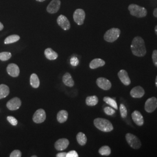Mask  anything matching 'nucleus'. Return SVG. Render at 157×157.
<instances>
[{
    "instance_id": "1",
    "label": "nucleus",
    "mask_w": 157,
    "mask_h": 157,
    "mask_svg": "<svg viewBox=\"0 0 157 157\" xmlns=\"http://www.w3.org/2000/svg\"><path fill=\"white\" fill-rule=\"evenodd\" d=\"M131 50L135 56L142 57L146 54V46L144 41L140 36H137L132 40Z\"/></svg>"
},
{
    "instance_id": "2",
    "label": "nucleus",
    "mask_w": 157,
    "mask_h": 157,
    "mask_svg": "<svg viewBox=\"0 0 157 157\" xmlns=\"http://www.w3.org/2000/svg\"><path fill=\"white\" fill-rule=\"evenodd\" d=\"M94 124L97 129L104 132H109L113 129L111 122L104 118H96L94 121Z\"/></svg>"
},
{
    "instance_id": "3",
    "label": "nucleus",
    "mask_w": 157,
    "mask_h": 157,
    "mask_svg": "<svg viewBox=\"0 0 157 157\" xmlns=\"http://www.w3.org/2000/svg\"><path fill=\"white\" fill-rule=\"evenodd\" d=\"M130 14L132 16L137 17H146L147 11L145 8L141 7L136 4H130L128 7Z\"/></svg>"
},
{
    "instance_id": "4",
    "label": "nucleus",
    "mask_w": 157,
    "mask_h": 157,
    "mask_svg": "<svg viewBox=\"0 0 157 157\" xmlns=\"http://www.w3.org/2000/svg\"><path fill=\"white\" fill-rule=\"evenodd\" d=\"M121 34L120 29L118 28H112L106 32L104 34V40L109 43L114 42L118 39Z\"/></svg>"
},
{
    "instance_id": "5",
    "label": "nucleus",
    "mask_w": 157,
    "mask_h": 157,
    "mask_svg": "<svg viewBox=\"0 0 157 157\" xmlns=\"http://www.w3.org/2000/svg\"><path fill=\"white\" fill-rule=\"evenodd\" d=\"M125 138L129 146L132 148L136 150L139 149L140 148L141 146L140 140L135 135L131 133H127L126 135Z\"/></svg>"
},
{
    "instance_id": "6",
    "label": "nucleus",
    "mask_w": 157,
    "mask_h": 157,
    "mask_svg": "<svg viewBox=\"0 0 157 157\" xmlns=\"http://www.w3.org/2000/svg\"><path fill=\"white\" fill-rule=\"evenodd\" d=\"M157 108V98L152 97L146 101L144 108L147 112L152 113L154 112Z\"/></svg>"
},
{
    "instance_id": "7",
    "label": "nucleus",
    "mask_w": 157,
    "mask_h": 157,
    "mask_svg": "<svg viewBox=\"0 0 157 157\" xmlns=\"http://www.w3.org/2000/svg\"><path fill=\"white\" fill-rule=\"evenodd\" d=\"M85 17V12L82 9H77L74 12L73 19L78 25H82L83 24Z\"/></svg>"
},
{
    "instance_id": "8",
    "label": "nucleus",
    "mask_w": 157,
    "mask_h": 157,
    "mask_svg": "<svg viewBox=\"0 0 157 157\" xmlns=\"http://www.w3.org/2000/svg\"><path fill=\"white\" fill-rule=\"evenodd\" d=\"M46 119V114L45 111L43 109H39L37 110L34 113L33 121L36 124H41L44 122Z\"/></svg>"
},
{
    "instance_id": "9",
    "label": "nucleus",
    "mask_w": 157,
    "mask_h": 157,
    "mask_svg": "<svg viewBox=\"0 0 157 157\" xmlns=\"http://www.w3.org/2000/svg\"><path fill=\"white\" fill-rule=\"evenodd\" d=\"M96 83L97 86L102 90H109L112 86L111 82L107 78H97Z\"/></svg>"
},
{
    "instance_id": "10",
    "label": "nucleus",
    "mask_w": 157,
    "mask_h": 157,
    "mask_svg": "<svg viewBox=\"0 0 157 157\" xmlns=\"http://www.w3.org/2000/svg\"><path fill=\"white\" fill-rule=\"evenodd\" d=\"M21 100L17 97H14L7 102L6 107L10 110L15 111L18 109L21 106Z\"/></svg>"
},
{
    "instance_id": "11",
    "label": "nucleus",
    "mask_w": 157,
    "mask_h": 157,
    "mask_svg": "<svg viewBox=\"0 0 157 157\" xmlns=\"http://www.w3.org/2000/svg\"><path fill=\"white\" fill-rule=\"evenodd\" d=\"M57 23L58 25L65 30H67L71 28V24L69 20L67 17L63 15H59L57 18Z\"/></svg>"
},
{
    "instance_id": "12",
    "label": "nucleus",
    "mask_w": 157,
    "mask_h": 157,
    "mask_svg": "<svg viewBox=\"0 0 157 157\" xmlns=\"http://www.w3.org/2000/svg\"><path fill=\"white\" fill-rule=\"evenodd\" d=\"M60 6V0H52L47 8V11L50 13H55L59 10Z\"/></svg>"
},
{
    "instance_id": "13",
    "label": "nucleus",
    "mask_w": 157,
    "mask_h": 157,
    "mask_svg": "<svg viewBox=\"0 0 157 157\" xmlns=\"http://www.w3.org/2000/svg\"><path fill=\"white\" fill-rule=\"evenodd\" d=\"M145 94L144 89L141 86H136L130 91V95L135 98H140Z\"/></svg>"
},
{
    "instance_id": "14",
    "label": "nucleus",
    "mask_w": 157,
    "mask_h": 157,
    "mask_svg": "<svg viewBox=\"0 0 157 157\" xmlns=\"http://www.w3.org/2000/svg\"><path fill=\"white\" fill-rule=\"evenodd\" d=\"M6 71L12 77H17L20 73L19 68L15 63L9 64L6 68Z\"/></svg>"
},
{
    "instance_id": "15",
    "label": "nucleus",
    "mask_w": 157,
    "mask_h": 157,
    "mask_svg": "<svg viewBox=\"0 0 157 157\" xmlns=\"http://www.w3.org/2000/svg\"><path fill=\"white\" fill-rule=\"evenodd\" d=\"M132 118L135 124L139 126H141L144 124V118L140 112L138 111H135L132 113Z\"/></svg>"
},
{
    "instance_id": "16",
    "label": "nucleus",
    "mask_w": 157,
    "mask_h": 157,
    "mask_svg": "<svg viewBox=\"0 0 157 157\" xmlns=\"http://www.w3.org/2000/svg\"><path fill=\"white\" fill-rule=\"evenodd\" d=\"M118 77L122 83L125 85L128 86L131 83L130 78H129V75L128 72L125 70H121L118 72Z\"/></svg>"
},
{
    "instance_id": "17",
    "label": "nucleus",
    "mask_w": 157,
    "mask_h": 157,
    "mask_svg": "<svg viewBox=\"0 0 157 157\" xmlns=\"http://www.w3.org/2000/svg\"><path fill=\"white\" fill-rule=\"evenodd\" d=\"M69 144V141L67 139H61L56 141L55 143V148L56 150L62 151L65 150Z\"/></svg>"
},
{
    "instance_id": "18",
    "label": "nucleus",
    "mask_w": 157,
    "mask_h": 157,
    "mask_svg": "<svg viewBox=\"0 0 157 157\" xmlns=\"http://www.w3.org/2000/svg\"><path fill=\"white\" fill-rule=\"evenodd\" d=\"M105 64V62L101 59L100 58H95L94 59L92 60L90 63V67L92 69H94L98 67H101L104 66Z\"/></svg>"
},
{
    "instance_id": "19",
    "label": "nucleus",
    "mask_w": 157,
    "mask_h": 157,
    "mask_svg": "<svg viewBox=\"0 0 157 157\" xmlns=\"http://www.w3.org/2000/svg\"><path fill=\"white\" fill-rule=\"evenodd\" d=\"M45 56L49 60H55L58 58V55L56 51L52 50L50 48H48L44 51Z\"/></svg>"
},
{
    "instance_id": "20",
    "label": "nucleus",
    "mask_w": 157,
    "mask_h": 157,
    "mask_svg": "<svg viewBox=\"0 0 157 157\" xmlns=\"http://www.w3.org/2000/svg\"><path fill=\"white\" fill-rule=\"evenodd\" d=\"M63 83L68 87H73L74 86V81L72 78L71 74L69 73H66L62 78Z\"/></svg>"
},
{
    "instance_id": "21",
    "label": "nucleus",
    "mask_w": 157,
    "mask_h": 157,
    "mask_svg": "<svg viewBox=\"0 0 157 157\" xmlns=\"http://www.w3.org/2000/svg\"><path fill=\"white\" fill-rule=\"evenodd\" d=\"M68 113L65 110H61L57 114V121L59 123H64L67 121Z\"/></svg>"
},
{
    "instance_id": "22",
    "label": "nucleus",
    "mask_w": 157,
    "mask_h": 157,
    "mask_svg": "<svg viewBox=\"0 0 157 157\" xmlns=\"http://www.w3.org/2000/svg\"><path fill=\"white\" fill-rule=\"evenodd\" d=\"M30 85L34 89H37L39 87L40 80L38 76L36 74L33 73L30 76Z\"/></svg>"
},
{
    "instance_id": "23",
    "label": "nucleus",
    "mask_w": 157,
    "mask_h": 157,
    "mask_svg": "<svg viewBox=\"0 0 157 157\" xmlns=\"http://www.w3.org/2000/svg\"><path fill=\"white\" fill-rule=\"evenodd\" d=\"M10 93V89L6 84H0V99L6 98Z\"/></svg>"
},
{
    "instance_id": "24",
    "label": "nucleus",
    "mask_w": 157,
    "mask_h": 157,
    "mask_svg": "<svg viewBox=\"0 0 157 157\" xmlns=\"http://www.w3.org/2000/svg\"><path fill=\"white\" fill-rule=\"evenodd\" d=\"M98 102V98L96 95L89 96L86 99V103L88 106H94Z\"/></svg>"
},
{
    "instance_id": "25",
    "label": "nucleus",
    "mask_w": 157,
    "mask_h": 157,
    "mask_svg": "<svg viewBox=\"0 0 157 157\" xmlns=\"http://www.w3.org/2000/svg\"><path fill=\"white\" fill-rule=\"evenodd\" d=\"M19 39H20V37L18 35L13 34V35H11L6 38L4 40V43L6 44H11V43L17 42L18 40H19Z\"/></svg>"
},
{
    "instance_id": "26",
    "label": "nucleus",
    "mask_w": 157,
    "mask_h": 157,
    "mask_svg": "<svg viewBox=\"0 0 157 157\" xmlns=\"http://www.w3.org/2000/svg\"><path fill=\"white\" fill-rule=\"evenodd\" d=\"M103 100L105 102H106L107 104H108L111 107H112L113 108H115V109H118V107L117 103L114 99H113L111 97H104Z\"/></svg>"
},
{
    "instance_id": "27",
    "label": "nucleus",
    "mask_w": 157,
    "mask_h": 157,
    "mask_svg": "<svg viewBox=\"0 0 157 157\" xmlns=\"http://www.w3.org/2000/svg\"><path fill=\"white\" fill-rule=\"evenodd\" d=\"M76 139L80 146H84L87 143V137L82 132H79L77 135Z\"/></svg>"
},
{
    "instance_id": "28",
    "label": "nucleus",
    "mask_w": 157,
    "mask_h": 157,
    "mask_svg": "<svg viewBox=\"0 0 157 157\" xmlns=\"http://www.w3.org/2000/svg\"><path fill=\"white\" fill-rule=\"evenodd\" d=\"M99 154L101 155H106L108 156L111 154V150L109 147L108 146H104L101 147V148L98 150Z\"/></svg>"
},
{
    "instance_id": "29",
    "label": "nucleus",
    "mask_w": 157,
    "mask_h": 157,
    "mask_svg": "<svg viewBox=\"0 0 157 157\" xmlns=\"http://www.w3.org/2000/svg\"><path fill=\"white\" fill-rule=\"evenodd\" d=\"M12 54L9 52H2L0 53V60L2 61H8L11 58Z\"/></svg>"
},
{
    "instance_id": "30",
    "label": "nucleus",
    "mask_w": 157,
    "mask_h": 157,
    "mask_svg": "<svg viewBox=\"0 0 157 157\" xmlns=\"http://www.w3.org/2000/svg\"><path fill=\"white\" fill-rule=\"evenodd\" d=\"M120 112H121V117L122 118H126L127 115H128V111L126 107L124 106V105L123 104H121L120 105Z\"/></svg>"
},
{
    "instance_id": "31",
    "label": "nucleus",
    "mask_w": 157,
    "mask_h": 157,
    "mask_svg": "<svg viewBox=\"0 0 157 157\" xmlns=\"http://www.w3.org/2000/svg\"><path fill=\"white\" fill-rule=\"evenodd\" d=\"M104 111L108 115H113L115 113V110L114 109L109 107H105L104 108Z\"/></svg>"
},
{
    "instance_id": "32",
    "label": "nucleus",
    "mask_w": 157,
    "mask_h": 157,
    "mask_svg": "<svg viewBox=\"0 0 157 157\" xmlns=\"http://www.w3.org/2000/svg\"><path fill=\"white\" fill-rule=\"evenodd\" d=\"M7 120L13 126H17V119L14 118L13 117H11V116L8 117Z\"/></svg>"
},
{
    "instance_id": "33",
    "label": "nucleus",
    "mask_w": 157,
    "mask_h": 157,
    "mask_svg": "<svg viewBox=\"0 0 157 157\" xmlns=\"http://www.w3.org/2000/svg\"><path fill=\"white\" fill-rule=\"evenodd\" d=\"M152 62L155 67H157V50H155L152 52Z\"/></svg>"
},
{
    "instance_id": "34",
    "label": "nucleus",
    "mask_w": 157,
    "mask_h": 157,
    "mask_svg": "<svg viewBox=\"0 0 157 157\" xmlns=\"http://www.w3.org/2000/svg\"><path fill=\"white\" fill-rule=\"evenodd\" d=\"M22 156V153L18 150H15L12 152L10 154V157H21Z\"/></svg>"
},
{
    "instance_id": "35",
    "label": "nucleus",
    "mask_w": 157,
    "mask_h": 157,
    "mask_svg": "<svg viewBox=\"0 0 157 157\" xmlns=\"http://www.w3.org/2000/svg\"><path fill=\"white\" fill-rule=\"evenodd\" d=\"M78 63L79 61L77 57L73 56L71 59V64L73 67H76L77 65H78Z\"/></svg>"
},
{
    "instance_id": "36",
    "label": "nucleus",
    "mask_w": 157,
    "mask_h": 157,
    "mask_svg": "<svg viewBox=\"0 0 157 157\" xmlns=\"http://www.w3.org/2000/svg\"><path fill=\"white\" fill-rule=\"evenodd\" d=\"M78 154L77 153V152L74 150H72L71 151L67 152V157H78Z\"/></svg>"
},
{
    "instance_id": "37",
    "label": "nucleus",
    "mask_w": 157,
    "mask_h": 157,
    "mask_svg": "<svg viewBox=\"0 0 157 157\" xmlns=\"http://www.w3.org/2000/svg\"><path fill=\"white\" fill-rule=\"evenodd\" d=\"M67 152H60L56 154V157H67Z\"/></svg>"
},
{
    "instance_id": "38",
    "label": "nucleus",
    "mask_w": 157,
    "mask_h": 157,
    "mask_svg": "<svg viewBox=\"0 0 157 157\" xmlns=\"http://www.w3.org/2000/svg\"><path fill=\"white\" fill-rule=\"evenodd\" d=\"M153 15H154V17H157V8H155V9L154 10V12H153Z\"/></svg>"
},
{
    "instance_id": "39",
    "label": "nucleus",
    "mask_w": 157,
    "mask_h": 157,
    "mask_svg": "<svg viewBox=\"0 0 157 157\" xmlns=\"http://www.w3.org/2000/svg\"><path fill=\"white\" fill-rule=\"evenodd\" d=\"M3 29H4V25H2V23L0 22V31L2 30Z\"/></svg>"
},
{
    "instance_id": "40",
    "label": "nucleus",
    "mask_w": 157,
    "mask_h": 157,
    "mask_svg": "<svg viewBox=\"0 0 157 157\" xmlns=\"http://www.w3.org/2000/svg\"><path fill=\"white\" fill-rule=\"evenodd\" d=\"M155 33L157 35V25L155 26Z\"/></svg>"
},
{
    "instance_id": "41",
    "label": "nucleus",
    "mask_w": 157,
    "mask_h": 157,
    "mask_svg": "<svg viewBox=\"0 0 157 157\" xmlns=\"http://www.w3.org/2000/svg\"><path fill=\"white\" fill-rule=\"evenodd\" d=\"M155 86H156V87H157V77H156V78H155Z\"/></svg>"
},
{
    "instance_id": "42",
    "label": "nucleus",
    "mask_w": 157,
    "mask_h": 157,
    "mask_svg": "<svg viewBox=\"0 0 157 157\" xmlns=\"http://www.w3.org/2000/svg\"><path fill=\"white\" fill-rule=\"evenodd\" d=\"M37 1H39V2H43V1H44L45 0H36Z\"/></svg>"
}]
</instances>
